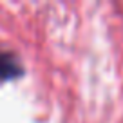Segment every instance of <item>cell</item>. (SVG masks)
Returning a JSON list of instances; mask_svg holds the SVG:
<instances>
[{
  "instance_id": "1",
  "label": "cell",
  "mask_w": 123,
  "mask_h": 123,
  "mask_svg": "<svg viewBox=\"0 0 123 123\" xmlns=\"http://www.w3.org/2000/svg\"><path fill=\"white\" fill-rule=\"evenodd\" d=\"M15 71H16V67H15V63H13L11 58L0 54V76L2 78L9 76V73H15Z\"/></svg>"
}]
</instances>
